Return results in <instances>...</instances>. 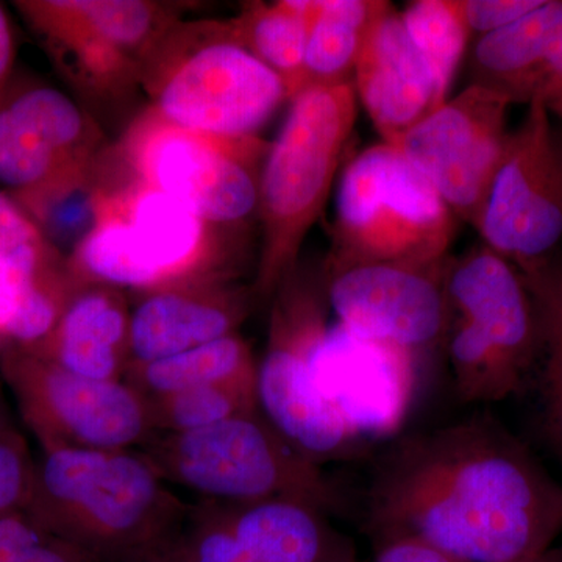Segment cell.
<instances>
[{
	"mask_svg": "<svg viewBox=\"0 0 562 562\" xmlns=\"http://www.w3.org/2000/svg\"><path fill=\"white\" fill-rule=\"evenodd\" d=\"M401 14L439 90L449 99L454 72L471 35L461 0H419L409 3Z\"/></svg>",
	"mask_w": 562,
	"mask_h": 562,
	"instance_id": "cell-28",
	"label": "cell"
},
{
	"mask_svg": "<svg viewBox=\"0 0 562 562\" xmlns=\"http://www.w3.org/2000/svg\"><path fill=\"white\" fill-rule=\"evenodd\" d=\"M353 74L355 91L383 143H397L447 101L402 14L387 2L366 33Z\"/></svg>",
	"mask_w": 562,
	"mask_h": 562,
	"instance_id": "cell-19",
	"label": "cell"
},
{
	"mask_svg": "<svg viewBox=\"0 0 562 562\" xmlns=\"http://www.w3.org/2000/svg\"><path fill=\"white\" fill-rule=\"evenodd\" d=\"M258 362L239 333L162 360L128 366L124 380L146 401L231 382H257Z\"/></svg>",
	"mask_w": 562,
	"mask_h": 562,
	"instance_id": "cell-23",
	"label": "cell"
},
{
	"mask_svg": "<svg viewBox=\"0 0 562 562\" xmlns=\"http://www.w3.org/2000/svg\"><path fill=\"white\" fill-rule=\"evenodd\" d=\"M414 355L338 322L327 328L314 350V383L358 441L386 438L402 427L412 406Z\"/></svg>",
	"mask_w": 562,
	"mask_h": 562,
	"instance_id": "cell-15",
	"label": "cell"
},
{
	"mask_svg": "<svg viewBox=\"0 0 562 562\" xmlns=\"http://www.w3.org/2000/svg\"><path fill=\"white\" fill-rule=\"evenodd\" d=\"M5 347H7L5 336H3L2 324H0V351L5 349Z\"/></svg>",
	"mask_w": 562,
	"mask_h": 562,
	"instance_id": "cell-40",
	"label": "cell"
},
{
	"mask_svg": "<svg viewBox=\"0 0 562 562\" xmlns=\"http://www.w3.org/2000/svg\"><path fill=\"white\" fill-rule=\"evenodd\" d=\"M443 288L454 375L492 402L522 391L541 353L538 308L522 273L483 246L447 265Z\"/></svg>",
	"mask_w": 562,
	"mask_h": 562,
	"instance_id": "cell-7",
	"label": "cell"
},
{
	"mask_svg": "<svg viewBox=\"0 0 562 562\" xmlns=\"http://www.w3.org/2000/svg\"><path fill=\"white\" fill-rule=\"evenodd\" d=\"M14 63V40L5 10L0 7V95L10 87Z\"/></svg>",
	"mask_w": 562,
	"mask_h": 562,
	"instance_id": "cell-36",
	"label": "cell"
},
{
	"mask_svg": "<svg viewBox=\"0 0 562 562\" xmlns=\"http://www.w3.org/2000/svg\"><path fill=\"white\" fill-rule=\"evenodd\" d=\"M13 425H11L9 409H7L5 402H3L2 394H0V438L2 436L10 435V432H14Z\"/></svg>",
	"mask_w": 562,
	"mask_h": 562,
	"instance_id": "cell-39",
	"label": "cell"
},
{
	"mask_svg": "<svg viewBox=\"0 0 562 562\" xmlns=\"http://www.w3.org/2000/svg\"><path fill=\"white\" fill-rule=\"evenodd\" d=\"M257 303L251 284L216 276L133 292L128 366L162 360L239 333Z\"/></svg>",
	"mask_w": 562,
	"mask_h": 562,
	"instance_id": "cell-18",
	"label": "cell"
},
{
	"mask_svg": "<svg viewBox=\"0 0 562 562\" xmlns=\"http://www.w3.org/2000/svg\"><path fill=\"white\" fill-rule=\"evenodd\" d=\"M0 261L32 273H46L68 262L46 241L29 214L9 192L0 191Z\"/></svg>",
	"mask_w": 562,
	"mask_h": 562,
	"instance_id": "cell-30",
	"label": "cell"
},
{
	"mask_svg": "<svg viewBox=\"0 0 562 562\" xmlns=\"http://www.w3.org/2000/svg\"><path fill=\"white\" fill-rule=\"evenodd\" d=\"M0 375L41 450H139L157 435L125 380L88 379L20 347L0 351Z\"/></svg>",
	"mask_w": 562,
	"mask_h": 562,
	"instance_id": "cell-12",
	"label": "cell"
},
{
	"mask_svg": "<svg viewBox=\"0 0 562 562\" xmlns=\"http://www.w3.org/2000/svg\"><path fill=\"white\" fill-rule=\"evenodd\" d=\"M541 3L542 0H464L462 11L471 32L487 35L527 16Z\"/></svg>",
	"mask_w": 562,
	"mask_h": 562,
	"instance_id": "cell-32",
	"label": "cell"
},
{
	"mask_svg": "<svg viewBox=\"0 0 562 562\" xmlns=\"http://www.w3.org/2000/svg\"><path fill=\"white\" fill-rule=\"evenodd\" d=\"M454 216L398 147L382 143L347 162L336 191L325 273L390 265L446 268Z\"/></svg>",
	"mask_w": 562,
	"mask_h": 562,
	"instance_id": "cell-5",
	"label": "cell"
},
{
	"mask_svg": "<svg viewBox=\"0 0 562 562\" xmlns=\"http://www.w3.org/2000/svg\"><path fill=\"white\" fill-rule=\"evenodd\" d=\"M233 36L283 80L294 99L303 88L310 0L249 2L228 20Z\"/></svg>",
	"mask_w": 562,
	"mask_h": 562,
	"instance_id": "cell-24",
	"label": "cell"
},
{
	"mask_svg": "<svg viewBox=\"0 0 562 562\" xmlns=\"http://www.w3.org/2000/svg\"><path fill=\"white\" fill-rule=\"evenodd\" d=\"M157 435L203 430L258 412L257 382L205 384L146 401Z\"/></svg>",
	"mask_w": 562,
	"mask_h": 562,
	"instance_id": "cell-27",
	"label": "cell"
},
{
	"mask_svg": "<svg viewBox=\"0 0 562 562\" xmlns=\"http://www.w3.org/2000/svg\"><path fill=\"white\" fill-rule=\"evenodd\" d=\"M20 562H99L80 547L47 535Z\"/></svg>",
	"mask_w": 562,
	"mask_h": 562,
	"instance_id": "cell-35",
	"label": "cell"
},
{
	"mask_svg": "<svg viewBox=\"0 0 562 562\" xmlns=\"http://www.w3.org/2000/svg\"><path fill=\"white\" fill-rule=\"evenodd\" d=\"M446 268L420 271L373 265L324 272L328 306L349 330L416 353L446 331Z\"/></svg>",
	"mask_w": 562,
	"mask_h": 562,
	"instance_id": "cell-17",
	"label": "cell"
},
{
	"mask_svg": "<svg viewBox=\"0 0 562 562\" xmlns=\"http://www.w3.org/2000/svg\"><path fill=\"white\" fill-rule=\"evenodd\" d=\"M269 146L260 136L224 138L188 131L150 106L116 144L140 183L171 195L220 227H247L258 213Z\"/></svg>",
	"mask_w": 562,
	"mask_h": 562,
	"instance_id": "cell-10",
	"label": "cell"
},
{
	"mask_svg": "<svg viewBox=\"0 0 562 562\" xmlns=\"http://www.w3.org/2000/svg\"><path fill=\"white\" fill-rule=\"evenodd\" d=\"M24 350L88 379L121 382L131 364V301L120 288L79 280L50 335Z\"/></svg>",
	"mask_w": 562,
	"mask_h": 562,
	"instance_id": "cell-21",
	"label": "cell"
},
{
	"mask_svg": "<svg viewBox=\"0 0 562 562\" xmlns=\"http://www.w3.org/2000/svg\"><path fill=\"white\" fill-rule=\"evenodd\" d=\"M357 121L355 85H319L299 92L262 162L258 220L260 255L251 290L271 301L299 265L306 235L322 216Z\"/></svg>",
	"mask_w": 562,
	"mask_h": 562,
	"instance_id": "cell-3",
	"label": "cell"
},
{
	"mask_svg": "<svg viewBox=\"0 0 562 562\" xmlns=\"http://www.w3.org/2000/svg\"><path fill=\"white\" fill-rule=\"evenodd\" d=\"M268 342L257 369L258 412L294 449L324 465L358 442L317 391L313 355L327 331L324 266L299 262L271 299Z\"/></svg>",
	"mask_w": 562,
	"mask_h": 562,
	"instance_id": "cell-8",
	"label": "cell"
},
{
	"mask_svg": "<svg viewBox=\"0 0 562 562\" xmlns=\"http://www.w3.org/2000/svg\"><path fill=\"white\" fill-rule=\"evenodd\" d=\"M546 103H528L473 227L484 246L524 272L550 261L562 239V135Z\"/></svg>",
	"mask_w": 562,
	"mask_h": 562,
	"instance_id": "cell-13",
	"label": "cell"
},
{
	"mask_svg": "<svg viewBox=\"0 0 562 562\" xmlns=\"http://www.w3.org/2000/svg\"><path fill=\"white\" fill-rule=\"evenodd\" d=\"M33 460L20 432L0 438V517L27 512L35 483Z\"/></svg>",
	"mask_w": 562,
	"mask_h": 562,
	"instance_id": "cell-31",
	"label": "cell"
},
{
	"mask_svg": "<svg viewBox=\"0 0 562 562\" xmlns=\"http://www.w3.org/2000/svg\"><path fill=\"white\" fill-rule=\"evenodd\" d=\"M246 228L210 224L135 177L99 228V260L116 286L133 292L199 277L239 280Z\"/></svg>",
	"mask_w": 562,
	"mask_h": 562,
	"instance_id": "cell-9",
	"label": "cell"
},
{
	"mask_svg": "<svg viewBox=\"0 0 562 562\" xmlns=\"http://www.w3.org/2000/svg\"><path fill=\"white\" fill-rule=\"evenodd\" d=\"M162 479L217 505L290 498L327 514L344 508L341 491L321 464L273 430L260 412L203 430L155 435L143 447Z\"/></svg>",
	"mask_w": 562,
	"mask_h": 562,
	"instance_id": "cell-6",
	"label": "cell"
},
{
	"mask_svg": "<svg viewBox=\"0 0 562 562\" xmlns=\"http://www.w3.org/2000/svg\"><path fill=\"white\" fill-rule=\"evenodd\" d=\"M180 532L181 530L166 541L157 543L144 552L133 554L128 560L122 562H184L180 547Z\"/></svg>",
	"mask_w": 562,
	"mask_h": 562,
	"instance_id": "cell-37",
	"label": "cell"
},
{
	"mask_svg": "<svg viewBox=\"0 0 562 562\" xmlns=\"http://www.w3.org/2000/svg\"><path fill=\"white\" fill-rule=\"evenodd\" d=\"M509 105L501 92L472 83L392 144L430 181L453 216L472 225L505 151Z\"/></svg>",
	"mask_w": 562,
	"mask_h": 562,
	"instance_id": "cell-14",
	"label": "cell"
},
{
	"mask_svg": "<svg viewBox=\"0 0 562 562\" xmlns=\"http://www.w3.org/2000/svg\"><path fill=\"white\" fill-rule=\"evenodd\" d=\"M150 109L179 127L258 136L290 99L283 80L233 36L227 21H176L140 63Z\"/></svg>",
	"mask_w": 562,
	"mask_h": 562,
	"instance_id": "cell-4",
	"label": "cell"
},
{
	"mask_svg": "<svg viewBox=\"0 0 562 562\" xmlns=\"http://www.w3.org/2000/svg\"><path fill=\"white\" fill-rule=\"evenodd\" d=\"M375 562H464L416 538L376 543Z\"/></svg>",
	"mask_w": 562,
	"mask_h": 562,
	"instance_id": "cell-34",
	"label": "cell"
},
{
	"mask_svg": "<svg viewBox=\"0 0 562 562\" xmlns=\"http://www.w3.org/2000/svg\"><path fill=\"white\" fill-rule=\"evenodd\" d=\"M22 20L80 91L117 101L139 87L140 63L183 7L151 0H21Z\"/></svg>",
	"mask_w": 562,
	"mask_h": 562,
	"instance_id": "cell-11",
	"label": "cell"
},
{
	"mask_svg": "<svg viewBox=\"0 0 562 562\" xmlns=\"http://www.w3.org/2000/svg\"><path fill=\"white\" fill-rule=\"evenodd\" d=\"M105 147L95 121L57 88L10 83L0 95V183L10 194L77 168Z\"/></svg>",
	"mask_w": 562,
	"mask_h": 562,
	"instance_id": "cell-16",
	"label": "cell"
},
{
	"mask_svg": "<svg viewBox=\"0 0 562 562\" xmlns=\"http://www.w3.org/2000/svg\"><path fill=\"white\" fill-rule=\"evenodd\" d=\"M184 562H258L216 503L191 505L180 532Z\"/></svg>",
	"mask_w": 562,
	"mask_h": 562,
	"instance_id": "cell-29",
	"label": "cell"
},
{
	"mask_svg": "<svg viewBox=\"0 0 562 562\" xmlns=\"http://www.w3.org/2000/svg\"><path fill=\"white\" fill-rule=\"evenodd\" d=\"M190 508L143 450L49 449L27 513L99 562H122L177 535Z\"/></svg>",
	"mask_w": 562,
	"mask_h": 562,
	"instance_id": "cell-2",
	"label": "cell"
},
{
	"mask_svg": "<svg viewBox=\"0 0 562 562\" xmlns=\"http://www.w3.org/2000/svg\"><path fill=\"white\" fill-rule=\"evenodd\" d=\"M520 273L535 299L541 327L538 369L543 428L562 465V266L547 261Z\"/></svg>",
	"mask_w": 562,
	"mask_h": 562,
	"instance_id": "cell-26",
	"label": "cell"
},
{
	"mask_svg": "<svg viewBox=\"0 0 562 562\" xmlns=\"http://www.w3.org/2000/svg\"><path fill=\"white\" fill-rule=\"evenodd\" d=\"M376 543L416 538L464 562H527L562 531V486L482 413L398 442L373 476Z\"/></svg>",
	"mask_w": 562,
	"mask_h": 562,
	"instance_id": "cell-1",
	"label": "cell"
},
{
	"mask_svg": "<svg viewBox=\"0 0 562 562\" xmlns=\"http://www.w3.org/2000/svg\"><path fill=\"white\" fill-rule=\"evenodd\" d=\"M527 562H562V542L558 543V546L553 543L549 549L543 550L538 557L531 558Z\"/></svg>",
	"mask_w": 562,
	"mask_h": 562,
	"instance_id": "cell-38",
	"label": "cell"
},
{
	"mask_svg": "<svg viewBox=\"0 0 562 562\" xmlns=\"http://www.w3.org/2000/svg\"><path fill=\"white\" fill-rule=\"evenodd\" d=\"M379 0H310L303 88L349 83Z\"/></svg>",
	"mask_w": 562,
	"mask_h": 562,
	"instance_id": "cell-25",
	"label": "cell"
},
{
	"mask_svg": "<svg viewBox=\"0 0 562 562\" xmlns=\"http://www.w3.org/2000/svg\"><path fill=\"white\" fill-rule=\"evenodd\" d=\"M221 508L258 562H358L349 536L310 503L273 498Z\"/></svg>",
	"mask_w": 562,
	"mask_h": 562,
	"instance_id": "cell-22",
	"label": "cell"
},
{
	"mask_svg": "<svg viewBox=\"0 0 562 562\" xmlns=\"http://www.w3.org/2000/svg\"><path fill=\"white\" fill-rule=\"evenodd\" d=\"M475 81L512 103H546L562 116V2L483 35L473 54Z\"/></svg>",
	"mask_w": 562,
	"mask_h": 562,
	"instance_id": "cell-20",
	"label": "cell"
},
{
	"mask_svg": "<svg viewBox=\"0 0 562 562\" xmlns=\"http://www.w3.org/2000/svg\"><path fill=\"white\" fill-rule=\"evenodd\" d=\"M47 535L27 512L0 517V562H20Z\"/></svg>",
	"mask_w": 562,
	"mask_h": 562,
	"instance_id": "cell-33",
	"label": "cell"
}]
</instances>
